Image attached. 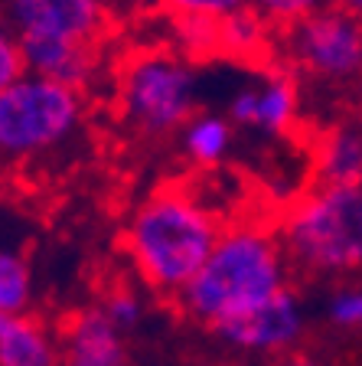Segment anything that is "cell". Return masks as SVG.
<instances>
[{"label": "cell", "mask_w": 362, "mask_h": 366, "mask_svg": "<svg viewBox=\"0 0 362 366\" xmlns=\"http://www.w3.org/2000/svg\"><path fill=\"white\" fill-rule=\"evenodd\" d=\"M326 317L336 324V327H349L359 330L362 327V288H343L330 297L326 305Z\"/></svg>", "instance_id": "ffe728a7"}, {"label": "cell", "mask_w": 362, "mask_h": 366, "mask_svg": "<svg viewBox=\"0 0 362 366\" xmlns=\"http://www.w3.org/2000/svg\"><path fill=\"white\" fill-rule=\"evenodd\" d=\"M16 39H20L23 66L33 76H46L62 85L89 92L108 72L105 43L49 39V36H16Z\"/></svg>", "instance_id": "30bf717a"}, {"label": "cell", "mask_w": 362, "mask_h": 366, "mask_svg": "<svg viewBox=\"0 0 362 366\" xmlns=\"http://www.w3.org/2000/svg\"><path fill=\"white\" fill-rule=\"evenodd\" d=\"M59 360L43 324L0 311V366H59Z\"/></svg>", "instance_id": "5bb4252c"}, {"label": "cell", "mask_w": 362, "mask_h": 366, "mask_svg": "<svg viewBox=\"0 0 362 366\" xmlns=\"http://www.w3.org/2000/svg\"><path fill=\"white\" fill-rule=\"evenodd\" d=\"M170 0H108V7L118 20H151L164 16Z\"/></svg>", "instance_id": "603a6c76"}, {"label": "cell", "mask_w": 362, "mask_h": 366, "mask_svg": "<svg viewBox=\"0 0 362 366\" xmlns=\"http://www.w3.org/2000/svg\"><path fill=\"white\" fill-rule=\"evenodd\" d=\"M228 118L235 128L284 137L301 122V79L281 62H264L251 82L228 99Z\"/></svg>", "instance_id": "ba28073f"}, {"label": "cell", "mask_w": 362, "mask_h": 366, "mask_svg": "<svg viewBox=\"0 0 362 366\" xmlns=\"http://www.w3.org/2000/svg\"><path fill=\"white\" fill-rule=\"evenodd\" d=\"M222 226L209 206L186 187H157L134 206L124 249L147 288L180 295L206 265Z\"/></svg>", "instance_id": "6da1fadb"}, {"label": "cell", "mask_w": 362, "mask_h": 366, "mask_svg": "<svg viewBox=\"0 0 362 366\" xmlns=\"http://www.w3.org/2000/svg\"><path fill=\"white\" fill-rule=\"evenodd\" d=\"M274 366H313V363H307V360H301V357H284V360H278Z\"/></svg>", "instance_id": "d4e9b609"}, {"label": "cell", "mask_w": 362, "mask_h": 366, "mask_svg": "<svg viewBox=\"0 0 362 366\" xmlns=\"http://www.w3.org/2000/svg\"><path fill=\"white\" fill-rule=\"evenodd\" d=\"M114 112L134 134L160 141L180 134V128L199 112L196 69L166 43L128 49L111 69Z\"/></svg>", "instance_id": "3957f363"}, {"label": "cell", "mask_w": 362, "mask_h": 366, "mask_svg": "<svg viewBox=\"0 0 362 366\" xmlns=\"http://www.w3.org/2000/svg\"><path fill=\"white\" fill-rule=\"evenodd\" d=\"M326 0H248V7L255 14H261L264 20L271 23L274 30H287L297 20L310 16L313 10H320Z\"/></svg>", "instance_id": "ac0fdd59"}, {"label": "cell", "mask_w": 362, "mask_h": 366, "mask_svg": "<svg viewBox=\"0 0 362 366\" xmlns=\"http://www.w3.org/2000/svg\"><path fill=\"white\" fill-rule=\"evenodd\" d=\"M33 278L30 265L16 252H0V311L4 314H23L30 307Z\"/></svg>", "instance_id": "e0dca14e"}, {"label": "cell", "mask_w": 362, "mask_h": 366, "mask_svg": "<svg viewBox=\"0 0 362 366\" xmlns=\"http://www.w3.org/2000/svg\"><path fill=\"white\" fill-rule=\"evenodd\" d=\"M278 239L294 268L317 278L362 272V183H313L284 209Z\"/></svg>", "instance_id": "277c9868"}, {"label": "cell", "mask_w": 362, "mask_h": 366, "mask_svg": "<svg viewBox=\"0 0 362 366\" xmlns=\"http://www.w3.org/2000/svg\"><path fill=\"white\" fill-rule=\"evenodd\" d=\"M241 7H248V0H170L166 14H196V16L222 20V16L235 14Z\"/></svg>", "instance_id": "7402d4cb"}, {"label": "cell", "mask_w": 362, "mask_h": 366, "mask_svg": "<svg viewBox=\"0 0 362 366\" xmlns=\"http://www.w3.org/2000/svg\"><path fill=\"white\" fill-rule=\"evenodd\" d=\"M287 272L291 262L278 232H268L255 222H238L222 229L212 255L176 295V301L186 317L219 330L222 324L245 317L268 297L284 291Z\"/></svg>", "instance_id": "7a4b0ae2"}, {"label": "cell", "mask_w": 362, "mask_h": 366, "mask_svg": "<svg viewBox=\"0 0 362 366\" xmlns=\"http://www.w3.org/2000/svg\"><path fill=\"white\" fill-rule=\"evenodd\" d=\"M310 167H313V183L326 187L362 183V114L336 118L313 137Z\"/></svg>", "instance_id": "8fae6325"}, {"label": "cell", "mask_w": 362, "mask_h": 366, "mask_svg": "<svg viewBox=\"0 0 362 366\" xmlns=\"http://www.w3.org/2000/svg\"><path fill=\"white\" fill-rule=\"evenodd\" d=\"M166 20V43L189 62L219 59V20L196 14H164Z\"/></svg>", "instance_id": "2e32d148"}, {"label": "cell", "mask_w": 362, "mask_h": 366, "mask_svg": "<svg viewBox=\"0 0 362 366\" xmlns=\"http://www.w3.org/2000/svg\"><path fill=\"white\" fill-rule=\"evenodd\" d=\"M235 141V124L228 114L196 112L180 128V147L189 164L196 167H216L228 157Z\"/></svg>", "instance_id": "9a60e30c"}, {"label": "cell", "mask_w": 362, "mask_h": 366, "mask_svg": "<svg viewBox=\"0 0 362 366\" xmlns=\"http://www.w3.org/2000/svg\"><path fill=\"white\" fill-rule=\"evenodd\" d=\"M274 43L278 30L251 7H241L219 20V59L264 66L274 56Z\"/></svg>", "instance_id": "4fadbf2b"}, {"label": "cell", "mask_w": 362, "mask_h": 366, "mask_svg": "<svg viewBox=\"0 0 362 366\" xmlns=\"http://www.w3.org/2000/svg\"><path fill=\"white\" fill-rule=\"evenodd\" d=\"M326 4H333V7H343V10H349V14L362 16V0H326Z\"/></svg>", "instance_id": "cb8c5ba5"}, {"label": "cell", "mask_w": 362, "mask_h": 366, "mask_svg": "<svg viewBox=\"0 0 362 366\" xmlns=\"http://www.w3.org/2000/svg\"><path fill=\"white\" fill-rule=\"evenodd\" d=\"M353 99H356V108H359V114H362V72H359V79H356V85H353Z\"/></svg>", "instance_id": "484cf974"}, {"label": "cell", "mask_w": 362, "mask_h": 366, "mask_svg": "<svg viewBox=\"0 0 362 366\" xmlns=\"http://www.w3.org/2000/svg\"><path fill=\"white\" fill-rule=\"evenodd\" d=\"M7 23L16 36H49V39H82L108 43L118 16L108 0H4Z\"/></svg>", "instance_id": "52a82bcc"}, {"label": "cell", "mask_w": 362, "mask_h": 366, "mask_svg": "<svg viewBox=\"0 0 362 366\" xmlns=\"http://www.w3.org/2000/svg\"><path fill=\"white\" fill-rule=\"evenodd\" d=\"M101 311H105L108 320L118 324L121 330L137 327L141 317H144V305H141V297H137L134 291H114V295H108L105 305H101Z\"/></svg>", "instance_id": "44dd1931"}, {"label": "cell", "mask_w": 362, "mask_h": 366, "mask_svg": "<svg viewBox=\"0 0 362 366\" xmlns=\"http://www.w3.org/2000/svg\"><path fill=\"white\" fill-rule=\"evenodd\" d=\"M26 72L23 66V53H20V39H16V30L7 23V16L0 14V92L7 89L10 82Z\"/></svg>", "instance_id": "d6986e66"}, {"label": "cell", "mask_w": 362, "mask_h": 366, "mask_svg": "<svg viewBox=\"0 0 362 366\" xmlns=\"http://www.w3.org/2000/svg\"><path fill=\"white\" fill-rule=\"evenodd\" d=\"M85 122V92L23 72L0 92V157L30 160L59 151Z\"/></svg>", "instance_id": "5b68a950"}, {"label": "cell", "mask_w": 362, "mask_h": 366, "mask_svg": "<svg viewBox=\"0 0 362 366\" xmlns=\"http://www.w3.org/2000/svg\"><path fill=\"white\" fill-rule=\"evenodd\" d=\"M303 327H307V314H303L301 297L291 288H284L274 297H268L261 307L248 311L245 317L222 324L216 334L235 350L284 353L303 337Z\"/></svg>", "instance_id": "9c48e42d"}, {"label": "cell", "mask_w": 362, "mask_h": 366, "mask_svg": "<svg viewBox=\"0 0 362 366\" xmlns=\"http://www.w3.org/2000/svg\"><path fill=\"white\" fill-rule=\"evenodd\" d=\"M274 56L301 82L353 89L362 72V16L323 4L294 26L278 30Z\"/></svg>", "instance_id": "8992f818"}, {"label": "cell", "mask_w": 362, "mask_h": 366, "mask_svg": "<svg viewBox=\"0 0 362 366\" xmlns=\"http://www.w3.org/2000/svg\"><path fill=\"white\" fill-rule=\"evenodd\" d=\"M62 366H131L124 330L101 307L72 317L62 340Z\"/></svg>", "instance_id": "7c38bea8"}]
</instances>
